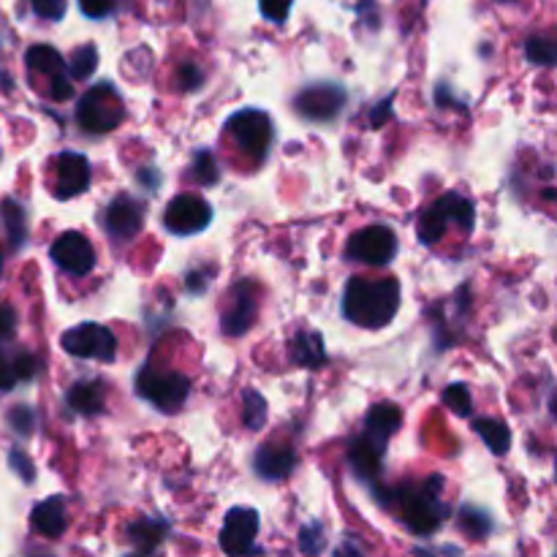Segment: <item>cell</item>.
<instances>
[{
  "instance_id": "17",
  "label": "cell",
  "mask_w": 557,
  "mask_h": 557,
  "mask_svg": "<svg viewBox=\"0 0 557 557\" xmlns=\"http://www.w3.org/2000/svg\"><path fill=\"white\" fill-rule=\"evenodd\" d=\"M386 443L389 441L367 433V430L351 441V446H348V460H351V465H354V471L359 476H373V473H378L381 460H384L386 454Z\"/></svg>"
},
{
  "instance_id": "4",
  "label": "cell",
  "mask_w": 557,
  "mask_h": 557,
  "mask_svg": "<svg viewBox=\"0 0 557 557\" xmlns=\"http://www.w3.org/2000/svg\"><path fill=\"white\" fill-rule=\"evenodd\" d=\"M125 106L123 98L109 82L90 87L85 96L79 98L77 120L87 134H109L123 123Z\"/></svg>"
},
{
  "instance_id": "18",
  "label": "cell",
  "mask_w": 557,
  "mask_h": 557,
  "mask_svg": "<svg viewBox=\"0 0 557 557\" xmlns=\"http://www.w3.org/2000/svg\"><path fill=\"white\" fill-rule=\"evenodd\" d=\"M30 525L39 530L44 538H60L68 528V517H66V500L63 498H47L33 506V514H30Z\"/></svg>"
},
{
  "instance_id": "32",
  "label": "cell",
  "mask_w": 557,
  "mask_h": 557,
  "mask_svg": "<svg viewBox=\"0 0 557 557\" xmlns=\"http://www.w3.org/2000/svg\"><path fill=\"white\" fill-rule=\"evenodd\" d=\"M291 6H294V0H259V9L264 14V20L275 22V25L289 20Z\"/></svg>"
},
{
  "instance_id": "16",
  "label": "cell",
  "mask_w": 557,
  "mask_h": 557,
  "mask_svg": "<svg viewBox=\"0 0 557 557\" xmlns=\"http://www.w3.org/2000/svg\"><path fill=\"white\" fill-rule=\"evenodd\" d=\"M294 465H297V452L289 446H275V443H264L253 457V471L264 481L289 479Z\"/></svg>"
},
{
  "instance_id": "21",
  "label": "cell",
  "mask_w": 557,
  "mask_h": 557,
  "mask_svg": "<svg viewBox=\"0 0 557 557\" xmlns=\"http://www.w3.org/2000/svg\"><path fill=\"white\" fill-rule=\"evenodd\" d=\"M400 424H403V413L394 403H375L370 411H367V419H365V430L367 433L378 435V438H384L389 441L397 430H400Z\"/></svg>"
},
{
  "instance_id": "14",
  "label": "cell",
  "mask_w": 557,
  "mask_h": 557,
  "mask_svg": "<svg viewBox=\"0 0 557 557\" xmlns=\"http://www.w3.org/2000/svg\"><path fill=\"white\" fill-rule=\"evenodd\" d=\"M145 226V207L136 202L134 196H117L115 202L109 204L104 212V229L115 242L134 240L136 234Z\"/></svg>"
},
{
  "instance_id": "15",
  "label": "cell",
  "mask_w": 557,
  "mask_h": 557,
  "mask_svg": "<svg viewBox=\"0 0 557 557\" xmlns=\"http://www.w3.org/2000/svg\"><path fill=\"white\" fill-rule=\"evenodd\" d=\"M90 161L79 153H60L58 164H55V196L60 202H68L79 193L90 188Z\"/></svg>"
},
{
  "instance_id": "8",
  "label": "cell",
  "mask_w": 557,
  "mask_h": 557,
  "mask_svg": "<svg viewBox=\"0 0 557 557\" xmlns=\"http://www.w3.org/2000/svg\"><path fill=\"white\" fill-rule=\"evenodd\" d=\"M346 253L348 259L367 267H386L397 256V237L389 226H367L351 234Z\"/></svg>"
},
{
  "instance_id": "28",
  "label": "cell",
  "mask_w": 557,
  "mask_h": 557,
  "mask_svg": "<svg viewBox=\"0 0 557 557\" xmlns=\"http://www.w3.org/2000/svg\"><path fill=\"white\" fill-rule=\"evenodd\" d=\"M525 55H528L530 63H536V66H552L557 58L555 41L549 39V36H530V39L525 41Z\"/></svg>"
},
{
  "instance_id": "13",
  "label": "cell",
  "mask_w": 557,
  "mask_h": 557,
  "mask_svg": "<svg viewBox=\"0 0 557 557\" xmlns=\"http://www.w3.org/2000/svg\"><path fill=\"white\" fill-rule=\"evenodd\" d=\"M259 536V514L253 509H231L223 519L221 549L226 555H248L253 552V541Z\"/></svg>"
},
{
  "instance_id": "6",
  "label": "cell",
  "mask_w": 557,
  "mask_h": 557,
  "mask_svg": "<svg viewBox=\"0 0 557 557\" xmlns=\"http://www.w3.org/2000/svg\"><path fill=\"white\" fill-rule=\"evenodd\" d=\"M438 479H441V476H433L430 481H424L419 490L400 492L405 525H408L413 533H422V536L433 533V530H438V525L443 522V517L449 514V509L443 506L441 492L433 490V484Z\"/></svg>"
},
{
  "instance_id": "23",
  "label": "cell",
  "mask_w": 557,
  "mask_h": 557,
  "mask_svg": "<svg viewBox=\"0 0 557 557\" xmlns=\"http://www.w3.org/2000/svg\"><path fill=\"white\" fill-rule=\"evenodd\" d=\"M166 530H169L166 522L145 517V519H139V522H134V525L128 528V538L134 541L136 549H142V552H153V549L166 538Z\"/></svg>"
},
{
  "instance_id": "7",
  "label": "cell",
  "mask_w": 557,
  "mask_h": 557,
  "mask_svg": "<svg viewBox=\"0 0 557 557\" xmlns=\"http://www.w3.org/2000/svg\"><path fill=\"white\" fill-rule=\"evenodd\" d=\"M60 346L66 354L77 356V359H98L106 365L115 362L117 356V337L112 335V329L104 324H93V321H85V324L63 332Z\"/></svg>"
},
{
  "instance_id": "5",
  "label": "cell",
  "mask_w": 557,
  "mask_h": 557,
  "mask_svg": "<svg viewBox=\"0 0 557 557\" xmlns=\"http://www.w3.org/2000/svg\"><path fill=\"white\" fill-rule=\"evenodd\" d=\"M226 131L237 142L242 153L250 155L253 161H264L272 147V120L261 109H240L226 120Z\"/></svg>"
},
{
  "instance_id": "10",
  "label": "cell",
  "mask_w": 557,
  "mask_h": 557,
  "mask_svg": "<svg viewBox=\"0 0 557 557\" xmlns=\"http://www.w3.org/2000/svg\"><path fill=\"white\" fill-rule=\"evenodd\" d=\"M346 106V90L335 82H318V85L305 87L294 98V109L310 123H329L340 115Z\"/></svg>"
},
{
  "instance_id": "3",
  "label": "cell",
  "mask_w": 557,
  "mask_h": 557,
  "mask_svg": "<svg viewBox=\"0 0 557 557\" xmlns=\"http://www.w3.org/2000/svg\"><path fill=\"white\" fill-rule=\"evenodd\" d=\"M136 394L158 411L177 413L191 394V381L177 370L145 365L136 375Z\"/></svg>"
},
{
  "instance_id": "19",
  "label": "cell",
  "mask_w": 557,
  "mask_h": 557,
  "mask_svg": "<svg viewBox=\"0 0 557 557\" xmlns=\"http://www.w3.org/2000/svg\"><path fill=\"white\" fill-rule=\"evenodd\" d=\"M66 403L71 405V411L82 413V416H96L106 408V381H98V378L77 381L68 389Z\"/></svg>"
},
{
  "instance_id": "41",
  "label": "cell",
  "mask_w": 557,
  "mask_h": 557,
  "mask_svg": "<svg viewBox=\"0 0 557 557\" xmlns=\"http://www.w3.org/2000/svg\"><path fill=\"white\" fill-rule=\"evenodd\" d=\"M389 115H392V101L386 98L384 104L378 106V109L373 112V128H378V125H381V120H386Z\"/></svg>"
},
{
  "instance_id": "37",
  "label": "cell",
  "mask_w": 557,
  "mask_h": 557,
  "mask_svg": "<svg viewBox=\"0 0 557 557\" xmlns=\"http://www.w3.org/2000/svg\"><path fill=\"white\" fill-rule=\"evenodd\" d=\"M9 422H11V427L17 430L20 435H28L30 433V427H33V411L30 408H14V411L9 413Z\"/></svg>"
},
{
  "instance_id": "22",
  "label": "cell",
  "mask_w": 557,
  "mask_h": 557,
  "mask_svg": "<svg viewBox=\"0 0 557 557\" xmlns=\"http://www.w3.org/2000/svg\"><path fill=\"white\" fill-rule=\"evenodd\" d=\"M25 63H28L30 71L36 74H44V77H58V74H66V60L60 55L58 49L49 47V44H36V47L28 49L25 55Z\"/></svg>"
},
{
  "instance_id": "33",
  "label": "cell",
  "mask_w": 557,
  "mask_h": 557,
  "mask_svg": "<svg viewBox=\"0 0 557 557\" xmlns=\"http://www.w3.org/2000/svg\"><path fill=\"white\" fill-rule=\"evenodd\" d=\"M30 6L41 20H63V14L68 9L66 0H30Z\"/></svg>"
},
{
  "instance_id": "34",
  "label": "cell",
  "mask_w": 557,
  "mask_h": 557,
  "mask_svg": "<svg viewBox=\"0 0 557 557\" xmlns=\"http://www.w3.org/2000/svg\"><path fill=\"white\" fill-rule=\"evenodd\" d=\"M299 549L308 552V555H316L324 549V536H321V528L318 525H308L302 528V536H299Z\"/></svg>"
},
{
  "instance_id": "38",
  "label": "cell",
  "mask_w": 557,
  "mask_h": 557,
  "mask_svg": "<svg viewBox=\"0 0 557 557\" xmlns=\"http://www.w3.org/2000/svg\"><path fill=\"white\" fill-rule=\"evenodd\" d=\"M14 329H17V313L3 305V308H0V348H3V343L14 335ZM0 365H3V359H0Z\"/></svg>"
},
{
  "instance_id": "40",
  "label": "cell",
  "mask_w": 557,
  "mask_h": 557,
  "mask_svg": "<svg viewBox=\"0 0 557 557\" xmlns=\"http://www.w3.org/2000/svg\"><path fill=\"white\" fill-rule=\"evenodd\" d=\"M9 462H11V468L20 473L22 479L33 481V465H30V460H28V457H25V454H22V452H11Z\"/></svg>"
},
{
  "instance_id": "25",
  "label": "cell",
  "mask_w": 557,
  "mask_h": 557,
  "mask_svg": "<svg viewBox=\"0 0 557 557\" xmlns=\"http://www.w3.org/2000/svg\"><path fill=\"white\" fill-rule=\"evenodd\" d=\"M191 180L199 185H215L221 180V169L210 150H196L191 161Z\"/></svg>"
},
{
  "instance_id": "20",
  "label": "cell",
  "mask_w": 557,
  "mask_h": 557,
  "mask_svg": "<svg viewBox=\"0 0 557 557\" xmlns=\"http://www.w3.org/2000/svg\"><path fill=\"white\" fill-rule=\"evenodd\" d=\"M291 362L299 367H321L327 362V348H324V337L318 332H299L291 340Z\"/></svg>"
},
{
  "instance_id": "36",
  "label": "cell",
  "mask_w": 557,
  "mask_h": 557,
  "mask_svg": "<svg viewBox=\"0 0 557 557\" xmlns=\"http://www.w3.org/2000/svg\"><path fill=\"white\" fill-rule=\"evenodd\" d=\"M79 6L90 20H104L115 9V0H79Z\"/></svg>"
},
{
  "instance_id": "27",
  "label": "cell",
  "mask_w": 557,
  "mask_h": 557,
  "mask_svg": "<svg viewBox=\"0 0 557 557\" xmlns=\"http://www.w3.org/2000/svg\"><path fill=\"white\" fill-rule=\"evenodd\" d=\"M98 68V49L93 44H85L74 52V58L68 63L71 79H90Z\"/></svg>"
},
{
  "instance_id": "26",
  "label": "cell",
  "mask_w": 557,
  "mask_h": 557,
  "mask_svg": "<svg viewBox=\"0 0 557 557\" xmlns=\"http://www.w3.org/2000/svg\"><path fill=\"white\" fill-rule=\"evenodd\" d=\"M242 422L248 430H261L267 424V400L259 392H245L242 397Z\"/></svg>"
},
{
  "instance_id": "35",
  "label": "cell",
  "mask_w": 557,
  "mask_h": 557,
  "mask_svg": "<svg viewBox=\"0 0 557 557\" xmlns=\"http://www.w3.org/2000/svg\"><path fill=\"white\" fill-rule=\"evenodd\" d=\"M180 85H183V90H188V93H193V90H199V87L204 85V71L199 63H188V66L180 68Z\"/></svg>"
},
{
  "instance_id": "1",
  "label": "cell",
  "mask_w": 557,
  "mask_h": 557,
  "mask_svg": "<svg viewBox=\"0 0 557 557\" xmlns=\"http://www.w3.org/2000/svg\"><path fill=\"white\" fill-rule=\"evenodd\" d=\"M400 310V283L394 278H354L346 283L343 316L362 329H381L392 324Z\"/></svg>"
},
{
  "instance_id": "42",
  "label": "cell",
  "mask_w": 557,
  "mask_h": 557,
  "mask_svg": "<svg viewBox=\"0 0 557 557\" xmlns=\"http://www.w3.org/2000/svg\"><path fill=\"white\" fill-rule=\"evenodd\" d=\"M348 3H351V6H354L356 11H367V9H370V6H373L375 0H348Z\"/></svg>"
},
{
  "instance_id": "31",
  "label": "cell",
  "mask_w": 557,
  "mask_h": 557,
  "mask_svg": "<svg viewBox=\"0 0 557 557\" xmlns=\"http://www.w3.org/2000/svg\"><path fill=\"white\" fill-rule=\"evenodd\" d=\"M3 218H6V226H9L14 245H22V240H25V215H22L20 204L9 199V202L3 204Z\"/></svg>"
},
{
  "instance_id": "24",
  "label": "cell",
  "mask_w": 557,
  "mask_h": 557,
  "mask_svg": "<svg viewBox=\"0 0 557 557\" xmlns=\"http://www.w3.org/2000/svg\"><path fill=\"white\" fill-rule=\"evenodd\" d=\"M473 430H476V435H479L481 441L487 443V449H492L498 457H503V454L509 452L511 433L509 427L500 422V419H476V422H473Z\"/></svg>"
},
{
  "instance_id": "12",
  "label": "cell",
  "mask_w": 557,
  "mask_h": 557,
  "mask_svg": "<svg viewBox=\"0 0 557 557\" xmlns=\"http://www.w3.org/2000/svg\"><path fill=\"white\" fill-rule=\"evenodd\" d=\"M256 324V286L250 280L234 283L229 291V308L221 316V332L229 337H242Z\"/></svg>"
},
{
  "instance_id": "30",
  "label": "cell",
  "mask_w": 557,
  "mask_h": 557,
  "mask_svg": "<svg viewBox=\"0 0 557 557\" xmlns=\"http://www.w3.org/2000/svg\"><path fill=\"white\" fill-rule=\"evenodd\" d=\"M460 525H462V530H468L471 536L484 538L487 533H490L492 519L487 517V511H479V509H471V506H465L460 514Z\"/></svg>"
},
{
  "instance_id": "9",
  "label": "cell",
  "mask_w": 557,
  "mask_h": 557,
  "mask_svg": "<svg viewBox=\"0 0 557 557\" xmlns=\"http://www.w3.org/2000/svg\"><path fill=\"white\" fill-rule=\"evenodd\" d=\"M212 207L204 202L196 193H180L172 202L166 204L164 212V229L177 234V237H188V234H199L210 226Z\"/></svg>"
},
{
  "instance_id": "2",
  "label": "cell",
  "mask_w": 557,
  "mask_h": 557,
  "mask_svg": "<svg viewBox=\"0 0 557 557\" xmlns=\"http://www.w3.org/2000/svg\"><path fill=\"white\" fill-rule=\"evenodd\" d=\"M449 226H457L460 231H473V226H476V207H473L471 199H465L460 193H443L441 199H435L419 215V223H416L419 242L422 245L441 242Z\"/></svg>"
},
{
  "instance_id": "11",
  "label": "cell",
  "mask_w": 557,
  "mask_h": 557,
  "mask_svg": "<svg viewBox=\"0 0 557 557\" xmlns=\"http://www.w3.org/2000/svg\"><path fill=\"white\" fill-rule=\"evenodd\" d=\"M49 256L60 269H66L68 275H79V278L90 275L96 267V250L79 231H63L58 240L52 242Z\"/></svg>"
},
{
  "instance_id": "39",
  "label": "cell",
  "mask_w": 557,
  "mask_h": 557,
  "mask_svg": "<svg viewBox=\"0 0 557 557\" xmlns=\"http://www.w3.org/2000/svg\"><path fill=\"white\" fill-rule=\"evenodd\" d=\"M74 96V85H71V79L66 74H58V77H52V98L55 101H71Z\"/></svg>"
},
{
  "instance_id": "29",
  "label": "cell",
  "mask_w": 557,
  "mask_h": 557,
  "mask_svg": "<svg viewBox=\"0 0 557 557\" xmlns=\"http://www.w3.org/2000/svg\"><path fill=\"white\" fill-rule=\"evenodd\" d=\"M443 403L449 405L457 416H471L473 411V397L471 389L465 384H452L449 389H443Z\"/></svg>"
}]
</instances>
